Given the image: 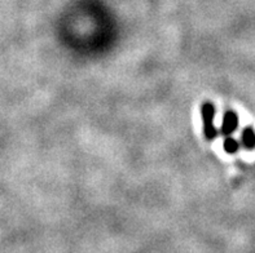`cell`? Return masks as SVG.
I'll return each instance as SVG.
<instances>
[{
	"label": "cell",
	"mask_w": 255,
	"mask_h": 253,
	"mask_svg": "<svg viewBox=\"0 0 255 253\" xmlns=\"http://www.w3.org/2000/svg\"><path fill=\"white\" fill-rule=\"evenodd\" d=\"M215 106L211 102H205L201 106V119H202V128H204V136L213 141L218 137V129L215 127Z\"/></svg>",
	"instance_id": "obj_1"
},
{
	"label": "cell",
	"mask_w": 255,
	"mask_h": 253,
	"mask_svg": "<svg viewBox=\"0 0 255 253\" xmlns=\"http://www.w3.org/2000/svg\"><path fill=\"white\" fill-rule=\"evenodd\" d=\"M223 149L227 154H237L240 149V142L237 140H235L233 137H231V136H227L224 138Z\"/></svg>",
	"instance_id": "obj_4"
},
{
	"label": "cell",
	"mask_w": 255,
	"mask_h": 253,
	"mask_svg": "<svg viewBox=\"0 0 255 253\" xmlns=\"http://www.w3.org/2000/svg\"><path fill=\"white\" fill-rule=\"evenodd\" d=\"M241 145L246 150L255 149V131L253 127H245L241 132Z\"/></svg>",
	"instance_id": "obj_3"
},
{
	"label": "cell",
	"mask_w": 255,
	"mask_h": 253,
	"mask_svg": "<svg viewBox=\"0 0 255 253\" xmlns=\"http://www.w3.org/2000/svg\"><path fill=\"white\" fill-rule=\"evenodd\" d=\"M237 128H239V115L232 110H228L223 115V122L220 125V133L227 137V136L235 133Z\"/></svg>",
	"instance_id": "obj_2"
}]
</instances>
